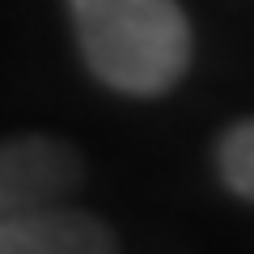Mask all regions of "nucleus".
<instances>
[{
    "label": "nucleus",
    "instance_id": "1",
    "mask_svg": "<svg viewBox=\"0 0 254 254\" xmlns=\"http://www.w3.org/2000/svg\"><path fill=\"white\" fill-rule=\"evenodd\" d=\"M85 72L123 98H165L195 64V30L178 0H64Z\"/></svg>",
    "mask_w": 254,
    "mask_h": 254
},
{
    "label": "nucleus",
    "instance_id": "2",
    "mask_svg": "<svg viewBox=\"0 0 254 254\" xmlns=\"http://www.w3.org/2000/svg\"><path fill=\"white\" fill-rule=\"evenodd\" d=\"M81 182L85 161L68 140L43 131L0 140V216L68 203Z\"/></svg>",
    "mask_w": 254,
    "mask_h": 254
},
{
    "label": "nucleus",
    "instance_id": "3",
    "mask_svg": "<svg viewBox=\"0 0 254 254\" xmlns=\"http://www.w3.org/2000/svg\"><path fill=\"white\" fill-rule=\"evenodd\" d=\"M0 254H119V237L98 212L55 203L0 216Z\"/></svg>",
    "mask_w": 254,
    "mask_h": 254
},
{
    "label": "nucleus",
    "instance_id": "4",
    "mask_svg": "<svg viewBox=\"0 0 254 254\" xmlns=\"http://www.w3.org/2000/svg\"><path fill=\"white\" fill-rule=\"evenodd\" d=\"M216 174L229 195L254 203V115L237 119L216 140Z\"/></svg>",
    "mask_w": 254,
    "mask_h": 254
}]
</instances>
